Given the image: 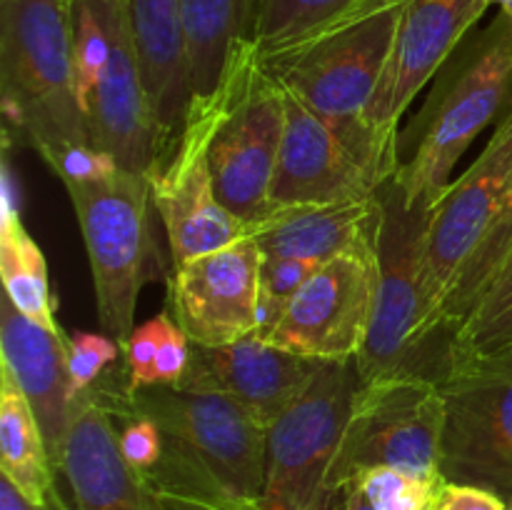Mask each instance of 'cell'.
Here are the masks:
<instances>
[{
    "label": "cell",
    "mask_w": 512,
    "mask_h": 510,
    "mask_svg": "<svg viewBox=\"0 0 512 510\" xmlns=\"http://www.w3.org/2000/svg\"><path fill=\"white\" fill-rule=\"evenodd\" d=\"M353 485H360L375 510H430L438 488L398 468H373Z\"/></svg>",
    "instance_id": "obj_30"
},
{
    "label": "cell",
    "mask_w": 512,
    "mask_h": 510,
    "mask_svg": "<svg viewBox=\"0 0 512 510\" xmlns=\"http://www.w3.org/2000/svg\"><path fill=\"white\" fill-rule=\"evenodd\" d=\"M170 320H173V315L163 310L148 323L135 325L130 338L123 343L130 388H153L155 385V360H158L160 343H163Z\"/></svg>",
    "instance_id": "obj_34"
},
{
    "label": "cell",
    "mask_w": 512,
    "mask_h": 510,
    "mask_svg": "<svg viewBox=\"0 0 512 510\" xmlns=\"http://www.w3.org/2000/svg\"><path fill=\"white\" fill-rule=\"evenodd\" d=\"M60 473L68 480L75 510H153L143 475L123 458L113 413L93 388L73 400Z\"/></svg>",
    "instance_id": "obj_19"
},
{
    "label": "cell",
    "mask_w": 512,
    "mask_h": 510,
    "mask_svg": "<svg viewBox=\"0 0 512 510\" xmlns=\"http://www.w3.org/2000/svg\"><path fill=\"white\" fill-rule=\"evenodd\" d=\"M0 510H50V505L30 503L5 475H0Z\"/></svg>",
    "instance_id": "obj_38"
},
{
    "label": "cell",
    "mask_w": 512,
    "mask_h": 510,
    "mask_svg": "<svg viewBox=\"0 0 512 510\" xmlns=\"http://www.w3.org/2000/svg\"><path fill=\"white\" fill-rule=\"evenodd\" d=\"M213 110L208 100H190L173 148L150 168V195L165 225L173 265L253 238L255 228L235 218L215 193L210 173Z\"/></svg>",
    "instance_id": "obj_11"
},
{
    "label": "cell",
    "mask_w": 512,
    "mask_h": 510,
    "mask_svg": "<svg viewBox=\"0 0 512 510\" xmlns=\"http://www.w3.org/2000/svg\"><path fill=\"white\" fill-rule=\"evenodd\" d=\"M0 475H5L30 503H53L63 508L53 488L55 465L33 408L13 378L3 370H0Z\"/></svg>",
    "instance_id": "obj_24"
},
{
    "label": "cell",
    "mask_w": 512,
    "mask_h": 510,
    "mask_svg": "<svg viewBox=\"0 0 512 510\" xmlns=\"http://www.w3.org/2000/svg\"><path fill=\"white\" fill-rule=\"evenodd\" d=\"M323 263L300 258H283V255H263L260 263V293H263V330L258 335L268 333L275 320L283 315L285 305L290 303L300 285L315 273Z\"/></svg>",
    "instance_id": "obj_31"
},
{
    "label": "cell",
    "mask_w": 512,
    "mask_h": 510,
    "mask_svg": "<svg viewBox=\"0 0 512 510\" xmlns=\"http://www.w3.org/2000/svg\"><path fill=\"white\" fill-rule=\"evenodd\" d=\"M0 100L18 143L38 155L90 143L65 0H0Z\"/></svg>",
    "instance_id": "obj_4"
},
{
    "label": "cell",
    "mask_w": 512,
    "mask_h": 510,
    "mask_svg": "<svg viewBox=\"0 0 512 510\" xmlns=\"http://www.w3.org/2000/svg\"><path fill=\"white\" fill-rule=\"evenodd\" d=\"M210 173L220 203L258 228L275 213L270 188L285 133V93L270 75L255 40L230 50L215 93Z\"/></svg>",
    "instance_id": "obj_5"
},
{
    "label": "cell",
    "mask_w": 512,
    "mask_h": 510,
    "mask_svg": "<svg viewBox=\"0 0 512 510\" xmlns=\"http://www.w3.org/2000/svg\"><path fill=\"white\" fill-rule=\"evenodd\" d=\"M385 183L323 118L285 93V133L270 188L275 210L375 198Z\"/></svg>",
    "instance_id": "obj_16"
},
{
    "label": "cell",
    "mask_w": 512,
    "mask_h": 510,
    "mask_svg": "<svg viewBox=\"0 0 512 510\" xmlns=\"http://www.w3.org/2000/svg\"><path fill=\"white\" fill-rule=\"evenodd\" d=\"M120 425H123L118 430L123 458L140 475L150 473L163 458V435L158 425L148 418H125L120 420Z\"/></svg>",
    "instance_id": "obj_35"
},
{
    "label": "cell",
    "mask_w": 512,
    "mask_h": 510,
    "mask_svg": "<svg viewBox=\"0 0 512 510\" xmlns=\"http://www.w3.org/2000/svg\"><path fill=\"white\" fill-rule=\"evenodd\" d=\"M490 8V0H400L393 50L365 110L370 135L400 160V118Z\"/></svg>",
    "instance_id": "obj_13"
},
{
    "label": "cell",
    "mask_w": 512,
    "mask_h": 510,
    "mask_svg": "<svg viewBox=\"0 0 512 510\" xmlns=\"http://www.w3.org/2000/svg\"><path fill=\"white\" fill-rule=\"evenodd\" d=\"M115 420L148 418L163 435V458L143 480L185 495L260 505L268 465V428L243 405L208 390L175 385H93Z\"/></svg>",
    "instance_id": "obj_1"
},
{
    "label": "cell",
    "mask_w": 512,
    "mask_h": 510,
    "mask_svg": "<svg viewBox=\"0 0 512 510\" xmlns=\"http://www.w3.org/2000/svg\"><path fill=\"white\" fill-rule=\"evenodd\" d=\"M512 343V250L470 313L450 330L445 358L490 353Z\"/></svg>",
    "instance_id": "obj_28"
},
{
    "label": "cell",
    "mask_w": 512,
    "mask_h": 510,
    "mask_svg": "<svg viewBox=\"0 0 512 510\" xmlns=\"http://www.w3.org/2000/svg\"><path fill=\"white\" fill-rule=\"evenodd\" d=\"M512 103V20L498 13L473 30L435 75L433 90L400 130L393 180L410 203L433 208L453 183L463 155Z\"/></svg>",
    "instance_id": "obj_2"
},
{
    "label": "cell",
    "mask_w": 512,
    "mask_h": 510,
    "mask_svg": "<svg viewBox=\"0 0 512 510\" xmlns=\"http://www.w3.org/2000/svg\"><path fill=\"white\" fill-rule=\"evenodd\" d=\"M355 360L320 363L308 388L268 428L263 510H340L330 470L360 388Z\"/></svg>",
    "instance_id": "obj_7"
},
{
    "label": "cell",
    "mask_w": 512,
    "mask_h": 510,
    "mask_svg": "<svg viewBox=\"0 0 512 510\" xmlns=\"http://www.w3.org/2000/svg\"><path fill=\"white\" fill-rule=\"evenodd\" d=\"M88 250L95 308L120 345L135 330V305L150 260L148 175L120 168L103 183L65 185Z\"/></svg>",
    "instance_id": "obj_10"
},
{
    "label": "cell",
    "mask_w": 512,
    "mask_h": 510,
    "mask_svg": "<svg viewBox=\"0 0 512 510\" xmlns=\"http://www.w3.org/2000/svg\"><path fill=\"white\" fill-rule=\"evenodd\" d=\"M438 385L445 405L443 478L488 488L512 505V343L445 358Z\"/></svg>",
    "instance_id": "obj_9"
},
{
    "label": "cell",
    "mask_w": 512,
    "mask_h": 510,
    "mask_svg": "<svg viewBox=\"0 0 512 510\" xmlns=\"http://www.w3.org/2000/svg\"><path fill=\"white\" fill-rule=\"evenodd\" d=\"M383 223L378 235V283L368 340L355 358L360 380L395 373L428 375L423 363L430 340L423 295V248L430 205L410 203L393 178L380 188Z\"/></svg>",
    "instance_id": "obj_8"
},
{
    "label": "cell",
    "mask_w": 512,
    "mask_h": 510,
    "mask_svg": "<svg viewBox=\"0 0 512 510\" xmlns=\"http://www.w3.org/2000/svg\"><path fill=\"white\" fill-rule=\"evenodd\" d=\"M118 355H123V345L110 335L75 333L68 338V375L73 395L93 388Z\"/></svg>",
    "instance_id": "obj_32"
},
{
    "label": "cell",
    "mask_w": 512,
    "mask_h": 510,
    "mask_svg": "<svg viewBox=\"0 0 512 510\" xmlns=\"http://www.w3.org/2000/svg\"><path fill=\"white\" fill-rule=\"evenodd\" d=\"M260 0H180L190 100H208L218 88L230 50L255 40Z\"/></svg>",
    "instance_id": "obj_23"
},
{
    "label": "cell",
    "mask_w": 512,
    "mask_h": 510,
    "mask_svg": "<svg viewBox=\"0 0 512 510\" xmlns=\"http://www.w3.org/2000/svg\"><path fill=\"white\" fill-rule=\"evenodd\" d=\"M383 223L380 190L375 198L333 205L275 210L255 228L253 240L263 255L328 263L340 255L378 258V235Z\"/></svg>",
    "instance_id": "obj_21"
},
{
    "label": "cell",
    "mask_w": 512,
    "mask_h": 510,
    "mask_svg": "<svg viewBox=\"0 0 512 510\" xmlns=\"http://www.w3.org/2000/svg\"><path fill=\"white\" fill-rule=\"evenodd\" d=\"M85 128L90 143L113 155L123 170L148 175L158 160V123L120 0L108 65L85 105Z\"/></svg>",
    "instance_id": "obj_18"
},
{
    "label": "cell",
    "mask_w": 512,
    "mask_h": 510,
    "mask_svg": "<svg viewBox=\"0 0 512 510\" xmlns=\"http://www.w3.org/2000/svg\"><path fill=\"white\" fill-rule=\"evenodd\" d=\"M148 493L153 510H263L260 505L230 503V500L203 498V495H185L175 493V490L153 488V485H148Z\"/></svg>",
    "instance_id": "obj_37"
},
{
    "label": "cell",
    "mask_w": 512,
    "mask_h": 510,
    "mask_svg": "<svg viewBox=\"0 0 512 510\" xmlns=\"http://www.w3.org/2000/svg\"><path fill=\"white\" fill-rule=\"evenodd\" d=\"M263 250L253 238L175 265L168 313L193 345H228L263 330Z\"/></svg>",
    "instance_id": "obj_15"
},
{
    "label": "cell",
    "mask_w": 512,
    "mask_h": 510,
    "mask_svg": "<svg viewBox=\"0 0 512 510\" xmlns=\"http://www.w3.org/2000/svg\"><path fill=\"white\" fill-rule=\"evenodd\" d=\"M0 280H3V295L25 318L43 325L50 333H63L55 318V298L50 293L45 255L23 225L8 195L3 200V223H0Z\"/></svg>",
    "instance_id": "obj_25"
},
{
    "label": "cell",
    "mask_w": 512,
    "mask_h": 510,
    "mask_svg": "<svg viewBox=\"0 0 512 510\" xmlns=\"http://www.w3.org/2000/svg\"><path fill=\"white\" fill-rule=\"evenodd\" d=\"M158 123V160L173 148L190 105L180 0H120ZM155 160V163H158Z\"/></svg>",
    "instance_id": "obj_22"
},
{
    "label": "cell",
    "mask_w": 512,
    "mask_h": 510,
    "mask_svg": "<svg viewBox=\"0 0 512 510\" xmlns=\"http://www.w3.org/2000/svg\"><path fill=\"white\" fill-rule=\"evenodd\" d=\"M512 250V183L505 193L503 205L495 213L493 223L485 230V235L480 238V243L475 245L473 255L465 260L463 268L455 275L453 285H450L448 295H445L443 305H440V330H450L470 313V308L475 305V300L480 298L488 283L493 280V275L498 273L500 265L505 263V258Z\"/></svg>",
    "instance_id": "obj_27"
},
{
    "label": "cell",
    "mask_w": 512,
    "mask_h": 510,
    "mask_svg": "<svg viewBox=\"0 0 512 510\" xmlns=\"http://www.w3.org/2000/svg\"><path fill=\"white\" fill-rule=\"evenodd\" d=\"M445 405L438 378L395 373L360 383L343 445L330 470V490L348 498V488L373 468H398L438 485Z\"/></svg>",
    "instance_id": "obj_6"
},
{
    "label": "cell",
    "mask_w": 512,
    "mask_h": 510,
    "mask_svg": "<svg viewBox=\"0 0 512 510\" xmlns=\"http://www.w3.org/2000/svg\"><path fill=\"white\" fill-rule=\"evenodd\" d=\"M398 20L400 0H375L308 43L263 58L280 88L323 118L385 180L398 173L400 160L370 135L365 110L388 65Z\"/></svg>",
    "instance_id": "obj_3"
},
{
    "label": "cell",
    "mask_w": 512,
    "mask_h": 510,
    "mask_svg": "<svg viewBox=\"0 0 512 510\" xmlns=\"http://www.w3.org/2000/svg\"><path fill=\"white\" fill-rule=\"evenodd\" d=\"M490 5H498L500 13L508 15V18L512 20V0H490Z\"/></svg>",
    "instance_id": "obj_40"
},
{
    "label": "cell",
    "mask_w": 512,
    "mask_h": 510,
    "mask_svg": "<svg viewBox=\"0 0 512 510\" xmlns=\"http://www.w3.org/2000/svg\"><path fill=\"white\" fill-rule=\"evenodd\" d=\"M50 170L58 175L63 185H85V183H103L113 178L120 170L118 160L105 150L95 148L93 143H75L65 145L60 150L40 155Z\"/></svg>",
    "instance_id": "obj_33"
},
{
    "label": "cell",
    "mask_w": 512,
    "mask_h": 510,
    "mask_svg": "<svg viewBox=\"0 0 512 510\" xmlns=\"http://www.w3.org/2000/svg\"><path fill=\"white\" fill-rule=\"evenodd\" d=\"M0 370L28 398L50 460L60 470L75 400L68 375V338L25 318L5 295L0 300Z\"/></svg>",
    "instance_id": "obj_20"
},
{
    "label": "cell",
    "mask_w": 512,
    "mask_h": 510,
    "mask_svg": "<svg viewBox=\"0 0 512 510\" xmlns=\"http://www.w3.org/2000/svg\"><path fill=\"white\" fill-rule=\"evenodd\" d=\"M65 3H68L75 88L85 118V105L110 58L118 0H65Z\"/></svg>",
    "instance_id": "obj_29"
},
{
    "label": "cell",
    "mask_w": 512,
    "mask_h": 510,
    "mask_svg": "<svg viewBox=\"0 0 512 510\" xmlns=\"http://www.w3.org/2000/svg\"><path fill=\"white\" fill-rule=\"evenodd\" d=\"M318 365L250 335L228 345H193L188 370L175 388L225 395L270 428L303 395Z\"/></svg>",
    "instance_id": "obj_17"
},
{
    "label": "cell",
    "mask_w": 512,
    "mask_h": 510,
    "mask_svg": "<svg viewBox=\"0 0 512 510\" xmlns=\"http://www.w3.org/2000/svg\"><path fill=\"white\" fill-rule=\"evenodd\" d=\"M510 510H512V505H510Z\"/></svg>",
    "instance_id": "obj_41"
},
{
    "label": "cell",
    "mask_w": 512,
    "mask_h": 510,
    "mask_svg": "<svg viewBox=\"0 0 512 510\" xmlns=\"http://www.w3.org/2000/svg\"><path fill=\"white\" fill-rule=\"evenodd\" d=\"M373 3L375 0H260L255 45L263 58L285 53Z\"/></svg>",
    "instance_id": "obj_26"
},
{
    "label": "cell",
    "mask_w": 512,
    "mask_h": 510,
    "mask_svg": "<svg viewBox=\"0 0 512 510\" xmlns=\"http://www.w3.org/2000/svg\"><path fill=\"white\" fill-rule=\"evenodd\" d=\"M378 258L340 255L320 265L260 338L318 363L355 360L368 340Z\"/></svg>",
    "instance_id": "obj_14"
},
{
    "label": "cell",
    "mask_w": 512,
    "mask_h": 510,
    "mask_svg": "<svg viewBox=\"0 0 512 510\" xmlns=\"http://www.w3.org/2000/svg\"><path fill=\"white\" fill-rule=\"evenodd\" d=\"M430 510H510L508 500L480 485L440 480Z\"/></svg>",
    "instance_id": "obj_36"
},
{
    "label": "cell",
    "mask_w": 512,
    "mask_h": 510,
    "mask_svg": "<svg viewBox=\"0 0 512 510\" xmlns=\"http://www.w3.org/2000/svg\"><path fill=\"white\" fill-rule=\"evenodd\" d=\"M345 510H375V508L370 505L368 495L360 490V485H350L348 498H345Z\"/></svg>",
    "instance_id": "obj_39"
},
{
    "label": "cell",
    "mask_w": 512,
    "mask_h": 510,
    "mask_svg": "<svg viewBox=\"0 0 512 510\" xmlns=\"http://www.w3.org/2000/svg\"><path fill=\"white\" fill-rule=\"evenodd\" d=\"M512 183V103L495 123L483 153L450 183L433 205L425 228L423 295L428 333L440 330V305L465 260L493 223Z\"/></svg>",
    "instance_id": "obj_12"
}]
</instances>
